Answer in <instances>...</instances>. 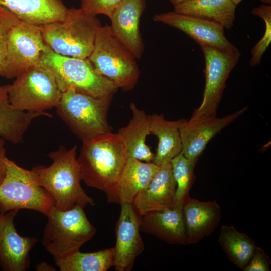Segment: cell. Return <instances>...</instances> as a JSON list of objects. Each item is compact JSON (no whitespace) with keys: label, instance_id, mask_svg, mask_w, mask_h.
<instances>
[{"label":"cell","instance_id":"603a6c76","mask_svg":"<svg viewBox=\"0 0 271 271\" xmlns=\"http://www.w3.org/2000/svg\"><path fill=\"white\" fill-rule=\"evenodd\" d=\"M9 85H0V138L14 144L22 141L33 121L40 117H49L47 112H28L18 110L10 104Z\"/></svg>","mask_w":271,"mask_h":271},{"label":"cell","instance_id":"4fadbf2b","mask_svg":"<svg viewBox=\"0 0 271 271\" xmlns=\"http://www.w3.org/2000/svg\"><path fill=\"white\" fill-rule=\"evenodd\" d=\"M247 109L245 107L222 118L216 116H191L184 119L179 127L181 152L187 159L197 161L209 142Z\"/></svg>","mask_w":271,"mask_h":271},{"label":"cell","instance_id":"836d02e7","mask_svg":"<svg viewBox=\"0 0 271 271\" xmlns=\"http://www.w3.org/2000/svg\"><path fill=\"white\" fill-rule=\"evenodd\" d=\"M169 2L174 6L182 2L184 0H168Z\"/></svg>","mask_w":271,"mask_h":271},{"label":"cell","instance_id":"6da1fadb","mask_svg":"<svg viewBox=\"0 0 271 271\" xmlns=\"http://www.w3.org/2000/svg\"><path fill=\"white\" fill-rule=\"evenodd\" d=\"M52 164L46 167L38 165L31 171L38 184L51 196L55 206L62 210L79 205L94 206V200L81 186L82 180L77 157V146L67 149L60 145L49 153Z\"/></svg>","mask_w":271,"mask_h":271},{"label":"cell","instance_id":"5bb4252c","mask_svg":"<svg viewBox=\"0 0 271 271\" xmlns=\"http://www.w3.org/2000/svg\"><path fill=\"white\" fill-rule=\"evenodd\" d=\"M115 228L114 265L116 271L131 270L144 250L140 233V215L132 203H124Z\"/></svg>","mask_w":271,"mask_h":271},{"label":"cell","instance_id":"52a82bcc","mask_svg":"<svg viewBox=\"0 0 271 271\" xmlns=\"http://www.w3.org/2000/svg\"><path fill=\"white\" fill-rule=\"evenodd\" d=\"M84 207L77 205L62 210L55 206L47 216L41 243L54 258H61L76 251L96 233Z\"/></svg>","mask_w":271,"mask_h":271},{"label":"cell","instance_id":"3957f363","mask_svg":"<svg viewBox=\"0 0 271 271\" xmlns=\"http://www.w3.org/2000/svg\"><path fill=\"white\" fill-rule=\"evenodd\" d=\"M101 26L96 16L82 9L68 8L65 19L38 26L45 44L54 52L65 56L88 58Z\"/></svg>","mask_w":271,"mask_h":271},{"label":"cell","instance_id":"44dd1931","mask_svg":"<svg viewBox=\"0 0 271 271\" xmlns=\"http://www.w3.org/2000/svg\"><path fill=\"white\" fill-rule=\"evenodd\" d=\"M0 6L36 26L63 21L68 9L62 0H0Z\"/></svg>","mask_w":271,"mask_h":271},{"label":"cell","instance_id":"4316f807","mask_svg":"<svg viewBox=\"0 0 271 271\" xmlns=\"http://www.w3.org/2000/svg\"><path fill=\"white\" fill-rule=\"evenodd\" d=\"M114 253V247L89 253L78 250L54 260L61 271H107L113 266Z\"/></svg>","mask_w":271,"mask_h":271},{"label":"cell","instance_id":"7c38bea8","mask_svg":"<svg viewBox=\"0 0 271 271\" xmlns=\"http://www.w3.org/2000/svg\"><path fill=\"white\" fill-rule=\"evenodd\" d=\"M153 20L183 32L200 46L206 45L228 52L239 51L225 36L224 28L213 21L174 10L155 14Z\"/></svg>","mask_w":271,"mask_h":271},{"label":"cell","instance_id":"83f0119b","mask_svg":"<svg viewBox=\"0 0 271 271\" xmlns=\"http://www.w3.org/2000/svg\"><path fill=\"white\" fill-rule=\"evenodd\" d=\"M196 162L186 158L182 152L171 160L172 174L176 184L175 203L184 200L189 193Z\"/></svg>","mask_w":271,"mask_h":271},{"label":"cell","instance_id":"4dcf8cb0","mask_svg":"<svg viewBox=\"0 0 271 271\" xmlns=\"http://www.w3.org/2000/svg\"><path fill=\"white\" fill-rule=\"evenodd\" d=\"M80 8L94 15H104L109 18L114 9L123 0H80Z\"/></svg>","mask_w":271,"mask_h":271},{"label":"cell","instance_id":"ac0fdd59","mask_svg":"<svg viewBox=\"0 0 271 271\" xmlns=\"http://www.w3.org/2000/svg\"><path fill=\"white\" fill-rule=\"evenodd\" d=\"M145 8L146 0H123L109 18L112 32L137 59L144 51L140 23Z\"/></svg>","mask_w":271,"mask_h":271},{"label":"cell","instance_id":"9c48e42d","mask_svg":"<svg viewBox=\"0 0 271 271\" xmlns=\"http://www.w3.org/2000/svg\"><path fill=\"white\" fill-rule=\"evenodd\" d=\"M8 94L14 108L28 112H45L55 107L62 95L52 75L38 65L15 77L9 84Z\"/></svg>","mask_w":271,"mask_h":271},{"label":"cell","instance_id":"cb8c5ba5","mask_svg":"<svg viewBox=\"0 0 271 271\" xmlns=\"http://www.w3.org/2000/svg\"><path fill=\"white\" fill-rule=\"evenodd\" d=\"M184 119L166 120L163 115H150V132L158 139L153 163L160 166L170 162L182 151L179 127Z\"/></svg>","mask_w":271,"mask_h":271},{"label":"cell","instance_id":"e0dca14e","mask_svg":"<svg viewBox=\"0 0 271 271\" xmlns=\"http://www.w3.org/2000/svg\"><path fill=\"white\" fill-rule=\"evenodd\" d=\"M182 213L187 244H196L211 235L218 226L221 209L216 200L200 201L185 196Z\"/></svg>","mask_w":271,"mask_h":271},{"label":"cell","instance_id":"e575fe53","mask_svg":"<svg viewBox=\"0 0 271 271\" xmlns=\"http://www.w3.org/2000/svg\"><path fill=\"white\" fill-rule=\"evenodd\" d=\"M262 3H264L265 4L267 5H270L271 4V0H260Z\"/></svg>","mask_w":271,"mask_h":271},{"label":"cell","instance_id":"7a4b0ae2","mask_svg":"<svg viewBox=\"0 0 271 271\" xmlns=\"http://www.w3.org/2000/svg\"><path fill=\"white\" fill-rule=\"evenodd\" d=\"M126 159L123 140L110 131L83 141L77 161L85 183L105 192L117 179Z\"/></svg>","mask_w":271,"mask_h":271},{"label":"cell","instance_id":"1f68e13d","mask_svg":"<svg viewBox=\"0 0 271 271\" xmlns=\"http://www.w3.org/2000/svg\"><path fill=\"white\" fill-rule=\"evenodd\" d=\"M271 261L264 250L256 246L250 259L245 266L244 271H269Z\"/></svg>","mask_w":271,"mask_h":271},{"label":"cell","instance_id":"d6a6232c","mask_svg":"<svg viewBox=\"0 0 271 271\" xmlns=\"http://www.w3.org/2000/svg\"><path fill=\"white\" fill-rule=\"evenodd\" d=\"M5 140L0 138V185L5 179L6 173Z\"/></svg>","mask_w":271,"mask_h":271},{"label":"cell","instance_id":"ba28073f","mask_svg":"<svg viewBox=\"0 0 271 271\" xmlns=\"http://www.w3.org/2000/svg\"><path fill=\"white\" fill-rule=\"evenodd\" d=\"M6 165V176L0 185V211L29 209L47 216L55 207L54 201L37 182L32 171L7 157Z\"/></svg>","mask_w":271,"mask_h":271},{"label":"cell","instance_id":"d590c367","mask_svg":"<svg viewBox=\"0 0 271 271\" xmlns=\"http://www.w3.org/2000/svg\"><path fill=\"white\" fill-rule=\"evenodd\" d=\"M234 4L237 6L242 0H232Z\"/></svg>","mask_w":271,"mask_h":271},{"label":"cell","instance_id":"30bf717a","mask_svg":"<svg viewBox=\"0 0 271 271\" xmlns=\"http://www.w3.org/2000/svg\"><path fill=\"white\" fill-rule=\"evenodd\" d=\"M205 59V88L202 101L192 116H216L226 82L241 56L239 51L228 52L200 45Z\"/></svg>","mask_w":271,"mask_h":271},{"label":"cell","instance_id":"f1b7e54d","mask_svg":"<svg viewBox=\"0 0 271 271\" xmlns=\"http://www.w3.org/2000/svg\"><path fill=\"white\" fill-rule=\"evenodd\" d=\"M252 14L262 18L265 24L263 36L251 51L249 65L255 66L261 63L262 57L271 42V6L263 4L255 7L252 10Z\"/></svg>","mask_w":271,"mask_h":271},{"label":"cell","instance_id":"7402d4cb","mask_svg":"<svg viewBox=\"0 0 271 271\" xmlns=\"http://www.w3.org/2000/svg\"><path fill=\"white\" fill-rule=\"evenodd\" d=\"M129 107L132 118L126 126L120 128L117 132L124 141L126 157L152 162L154 154L146 143L147 136L150 134V115L132 102Z\"/></svg>","mask_w":271,"mask_h":271},{"label":"cell","instance_id":"484cf974","mask_svg":"<svg viewBox=\"0 0 271 271\" xmlns=\"http://www.w3.org/2000/svg\"><path fill=\"white\" fill-rule=\"evenodd\" d=\"M218 242L227 258L242 270L250 259L256 247L253 239L238 231L233 226H221Z\"/></svg>","mask_w":271,"mask_h":271},{"label":"cell","instance_id":"2e32d148","mask_svg":"<svg viewBox=\"0 0 271 271\" xmlns=\"http://www.w3.org/2000/svg\"><path fill=\"white\" fill-rule=\"evenodd\" d=\"M159 169L153 162L127 158L115 182L105 192L109 203H132L137 195L150 182Z\"/></svg>","mask_w":271,"mask_h":271},{"label":"cell","instance_id":"ffe728a7","mask_svg":"<svg viewBox=\"0 0 271 271\" xmlns=\"http://www.w3.org/2000/svg\"><path fill=\"white\" fill-rule=\"evenodd\" d=\"M184 200L176 202L172 209L140 216V230L169 244L187 245L182 213Z\"/></svg>","mask_w":271,"mask_h":271},{"label":"cell","instance_id":"9a60e30c","mask_svg":"<svg viewBox=\"0 0 271 271\" xmlns=\"http://www.w3.org/2000/svg\"><path fill=\"white\" fill-rule=\"evenodd\" d=\"M18 210L0 211V266L5 271H25L30 265V251L38 240L22 236L16 230L14 219Z\"/></svg>","mask_w":271,"mask_h":271},{"label":"cell","instance_id":"277c9868","mask_svg":"<svg viewBox=\"0 0 271 271\" xmlns=\"http://www.w3.org/2000/svg\"><path fill=\"white\" fill-rule=\"evenodd\" d=\"M37 65L48 70L61 91L73 88L96 98L113 95L118 88L108 79L97 73L88 58L58 54L49 47L43 52Z\"/></svg>","mask_w":271,"mask_h":271},{"label":"cell","instance_id":"d6986e66","mask_svg":"<svg viewBox=\"0 0 271 271\" xmlns=\"http://www.w3.org/2000/svg\"><path fill=\"white\" fill-rule=\"evenodd\" d=\"M176 184L170 162L159 166L149 184L136 197L132 204L140 216L172 209L175 204Z\"/></svg>","mask_w":271,"mask_h":271},{"label":"cell","instance_id":"d4e9b609","mask_svg":"<svg viewBox=\"0 0 271 271\" xmlns=\"http://www.w3.org/2000/svg\"><path fill=\"white\" fill-rule=\"evenodd\" d=\"M236 6L232 0H184L174 6V11L213 21L229 30L234 25Z\"/></svg>","mask_w":271,"mask_h":271},{"label":"cell","instance_id":"5b68a950","mask_svg":"<svg viewBox=\"0 0 271 271\" xmlns=\"http://www.w3.org/2000/svg\"><path fill=\"white\" fill-rule=\"evenodd\" d=\"M95 71L124 91L132 90L140 77L137 59L116 37L110 25L101 26L88 58Z\"/></svg>","mask_w":271,"mask_h":271},{"label":"cell","instance_id":"8992f818","mask_svg":"<svg viewBox=\"0 0 271 271\" xmlns=\"http://www.w3.org/2000/svg\"><path fill=\"white\" fill-rule=\"evenodd\" d=\"M113 95L96 98L69 88L55 107L57 115L82 142L111 131L107 114Z\"/></svg>","mask_w":271,"mask_h":271},{"label":"cell","instance_id":"f546056e","mask_svg":"<svg viewBox=\"0 0 271 271\" xmlns=\"http://www.w3.org/2000/svg\"><path fill=\"white\" fill-rule=\"evenodd\" d=\"M19 20L5 8L0 6V76H4V61L8 36Z\"/></svg>","mask_w":271,"mask_h":271},{"label":"cell","instance_id":"8fae6325","mask_svg":"<svg viewBox=\"0 0 271 271\" xmlns=\"http://www.w3.org/2000/svg\"><path fill=\"white\" fill-rule=\"evenodd\" d=\"M48 48L38 26L20 20L8 36L4 77L15 78L37 65L41 54Z\"/></svg>","mask_w":271,"mask_h":271}]
</instances>
